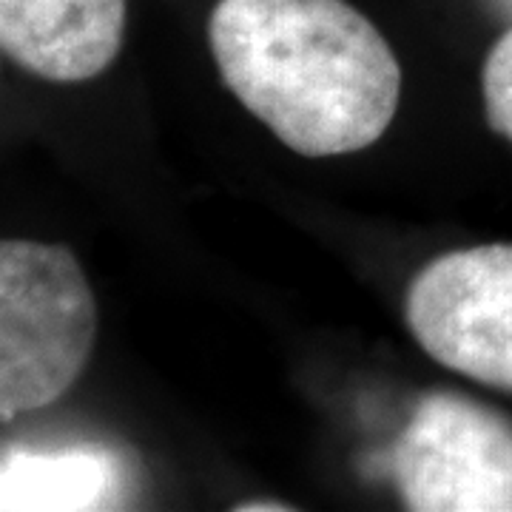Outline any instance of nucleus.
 <instances>
[{
  "label": "nucleus",
  "instance_id": "f03ea898",
  "mask_svg": "<svg viewBox=\"0 0 512 512\" xmlns=\"http://www.w3.org/2000/svg\"><path fill=\"white\" fill-rule=\"evenodd\" d=\"M97 302L63 245H0V419L55 404L89 362Z\"/></svg>",
  "mask_w": 512,
  "mask_h": 512
},
{
  "label": "nucleus",
  "instance_id": "0eeeda50",
  "mask_svg": "<svg viewBox=\"0 0 512 512\" xmlns=\"http://www.w3.org/2000/svg\"><path fill=\"white\" fill-rule=\"evenodd\" d=\"M484 109L487 123L512 143V29L490 49L484 60Z\"/></svg>",
  "mask_w": 512,
  "mask_h": 512
},
{
  "label": "nucleus",
  "instance_id": "423d86ee",
  "mask_svg": "<svg viewBox=\"0 0 512 512\" xmlns=\"http://www.w3.org/2000/svg\"><path fill=\"white\" fill-rule=\"evenodd\" d=\"M126 487L123 461L100 444L63 450H6L0 510H103Z\"/></svg>",
  "mask_w": 512,
  "mask_h": 512
},
{
  "label": "nucleus",
  "instance_id": "1a4fd4ad",
  "mask_svg": "<svg viewBox=\"0 0 512 512\" xmlns=\"http://www.w3.org/2000/svg\"><path fill=\"white\" fill-rule=\"evenodd\" d=\"M490 3H493V9H498L504 18L512 20V0H490Z\"/></svg>",
  "mask_w": 512,
  "mask_h": 512
},
{
  "label": "nucleus",
  "instance_id": "39448f33",
  "mask_svg": "<svg viewBox=\"0 0 512 512\" xmlns=\"http://www.w3.org/2000/svg\"><path fill=\"white\" fill-rule=\"evenodd\" d=\"M126 35V0H0V46L20 69L80 83L111 66Z\"/></svg>",
  "mask_w": 512,
  "mask_h": 512
},
{
  "label": "nucleus",
  "instance_id": "6e6552de",
  "mask_svg": "<svg viewBox=\"0 0 512 512\" xmlns=\"http://www.w3.org/2000/svg\"><path fill=\"white\" fill-rule=\"evenodd\" d=\"M282 512V510H291V507H285V504H239L237 512Z\"/></svg>",
  "mask_w": 512,
  "mask_h": 512
},
{
  "label": "nucleus",
  "instance_id": "7ed1b4c3",
  "mask_svg": "<svg viewBox=\"0 0 512 512\" xmlns=\"http://www.w3.org/2000/svg\"><path fill=\"white\" fill-rule=\"evenodd\" d=\"M413 512H512V424L461 393H427L393 450Z\"/></svg>",
  "mask_w": 512,
  "mask_h": 512
},
{
  "label": "nucleus",
  "instance_id": "20e7f679",
  "mask_svg": "<svg viewBox=\"0 0 512 512\" xmlns=\"http://www.w3.org/2000/svg\"><path fill=\"white\" fill-rule=\"evenodd\" d=\"M404 319L439 365L512 393V245L461 248L424 265Z\"/></svg>",
  "mask_w": 512,
  "mask_h": 512
},
{
  "label": "nucleus",
  "instance_id": "f257e3e1",
  "mask_svg": "<svg viewBox=\"0 0 512 512\" xmlns=\"http://www.w3.org/2000/svg\"><path fill=\"white\" fill-rule=\"evenodd\" d=\"M208 40L222 83L302 157L362 151L396 117L399 60L345 0H220Z\"/></svg>",
  "mask_w": 512,
  "mask_h": 512
}]
</instances>
